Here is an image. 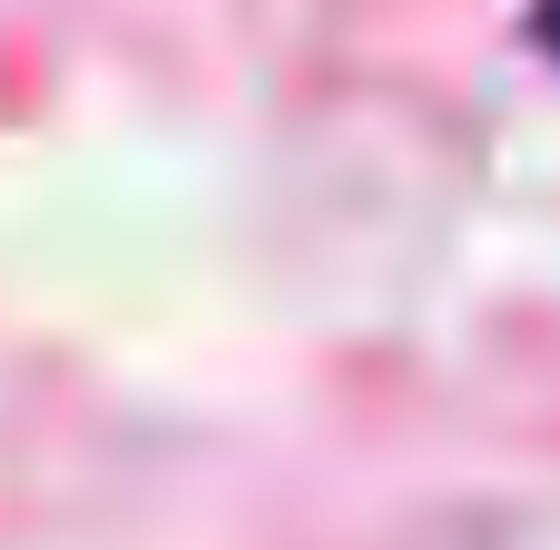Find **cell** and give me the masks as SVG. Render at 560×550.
Instances as JSON below:
<instances>
[{
	"label": "cell",
	"instance_id": "cell-1",
	"mask_svg": "<svg viewBox=\"0 0 560 550\" xmlns=\"http://www.w3.org/2000/svg\"><path fill=\"white\" fill-rule=\"evenodd\" d=\"M532 39H541V49L560 59V0H541V10H532Z\"/></svg>",
	"mask_w": 560,
	"mask_h": 550
}]
</instances>
